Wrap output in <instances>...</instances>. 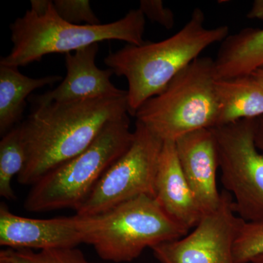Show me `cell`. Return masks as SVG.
Returning a JSON list of instances; mask_svg holds the SVG:
<instances>
[{"instance_id":"cell-9","label":"cell","mask_w":263,"mask_h":263,"mask_svg":"<svg viewBox=\"0 0 263 263\" xmlns=\"http://www.w3.org/2000/svg\"><path fill=\"white\" fill-rule=\"evenodd\" d=\"M243 221L224 190L219 207L202 216L190 234L155 246L154 255L161 263H234L233 245Z\"/></svg>"},{"instance_id":"cell-13","label":"cell","mask_w":263,"mask_h":263,"mask_svg":"<svg viewBox=\"0 0 263 263\" xmlns=\"http://www.w3.org/2000/svg\"><path fill=\"white\" fill-rule=\"evenodd\" d=\"M155 198L175 220L195 228L204 216L180 165L175 142H164L156 175Z\"/></svg>"},{"instance_id":"cell-18","label":"cell","mask_w":263,"mask_h":263,"mask_svg":"<svg viewBox=\"0 0 263 263\" xmlns=\"http://www.w3.org/2000/svg\"><path fill=\"white\" fill-rule=\"evenodd\" d=\"M0 263H96L76 248L32 249L7 248L0 251Z\"/></svg>"},{"instance_id":"cell-11","label":"cell","mask_w":263,"mask_h":263,"mask_svg":"<svg viewBox=\"0 0 263 263\" xmlns=\"http://www.w3.org/2000/svg\"><path fill=\"white\" fill-rule=\"evenodd\" d=\"M77 216L33 219L0 205V245L14 249L75 248L83 243Z\"/></svg>"},{"instance_id":"cell-25","label":"cell","mask_w":263,"mask_h":263,"mask_svg":"<svg viewBox=\"0 0 263 263\" xmlns=\"http://www.w3.org/2000/svg\"><path fill=\"white\" fill-rule=\"evenodd\" d=\"M252 263H263V254L257 256L251 260Z\"/></svg>"},{"instance_id":"cell-3","label":"cell","mask_w":263,"mask_h":263,"mask_svg":"<svg viewBox=\"0 0 263 263\" xmlns=\"http://www.w3.org/2000/svg\"><path fill=\"white\" fill-rule=\"evenodd\" d=\"M145 27L146 17L139 8L111 23L73 24L59 16L51 1L45 13L28 10L10 26L13 48L9 54L2 57L0 65L22 67L41 61L50 53L67 54L111 40L140 46L145 43Z\"/></svg>"},{"instance_id":"cell-17","label":"cell","mask_w":263,"mask_h":263,"mask_svg":"<svg viewBox=\"0 0 263 263\" xmlns=\"http://www.w3.org/2000/svg\"><path fill=\"white\" fill-rule=\"evenodd\" d=\"M25 162V146L18 125L3 136L0 141V196L15 200L12 180L20 174Z\"/></svg>"},{"instance_id":"cell-12","label":"cell","mask_w":263,"mask_h":263,"mask_svg":"<svg viewBox=\"0 0 263 263\" xmlns=\"http://www.w3.org/2000/svg\"><path fill=\"white\" fill-rule=\"evenodd\" d=\"M180 165L204 215L221 202L216 184L219 168L215 137L212 129L192 132L175 141Z\"/></svg>"},{"instance_id":"cell-5","label":"cell","mask_w":263,"mask_h":263,"mask_svg":"<svg viewBox=\"0 0 263 263\" xmlns=\"http://www.w3.org/2000/svg\"><path fill=\"white\" fill-rule=\"evenodd\" d=\"M134 137L129 114L109 122L84 152L52 170L32 185L24 206L30 212L77 211Z\"/></svg>"},{"instance_id":"cell-23","label":"cell","mask_w":263,"mask_h":263,"mask_svg":"<svg viewBox=\"0 0 263 263\" xmlns=\"http://www.w3.org/2000/svg\"><path fill=\"white\" fill-rule=\"evenodd\" d=\"M255 143L259 150L263 152V116L256 119Z\"/></svg>"},{"instance_id":"cell-24","label":"cell","mask_w":263,"mask_h":263,"mask_svg":"<svg viewBox=\"0 0 263 263\" xmlns=\"http://www.w3.org/2000/svg\"><path fill=\"white\" fill-rule=\"evenodd\" d=\"M252 75L263 86V69L256 70Z\"/></svg>"},{"instance_id":"cell-21","label":"cell","mask_w":263,"mask_h":263,"mask_svg":"<svg viewBox=\"0 0 263 263\" xmlns=\"http://www.w3.org/2000/svg\"><path fill=\"white\" fill-rule=\"evenodd\" d=\"M139 9L152 22L167 29L174 28L176 22L174 12L164 7L162 0H141Z\"/></svg>"},{"instance_id":"cell-7","label":"cell","mask_w":263,"mask_h":263,"mask_svg":"<svg viewBox=\"0 0 263 263\" xmlns=\"http://www.w3.org/2000/svg\"><path fill=\"white\" fill-rule=\"evenodd\" d=\"M256 119L212 128L221 182L232 195L237 215L263 222V152L255 143Z\"/></svg>"},{"instance_id":"cell-4","label":"cell","mask_w":263,"mask_h":263,"mask_svg":"<svg viewBox=\"0 0 263 263\" xmlns=\"http://www.w3.org/2000/svg\"><path fill=\"white\" fill-rule=\"evenodd\" d=\"M76 216L84 243L92 246L100 258L117 263L131 262L146 248L180 239L190 231L149 195L96 215Z\"/></svg>"},{"instance_id":"cell-2","label":"cell","mask_w":263,"mask_h":263,"mask_svg":"<svg viewBox=\"0 0 263 263\" xmlns=\"http://www.w3.org/2000/svg\"><path fill=\"white\" fill-rule=\"evenodd\" d=\"M205 23L202 10L195 8L188 22L171 37L140 46L127 44L105 57L107 67L127 79L129 115L135 117L145 102L160 94L204 50L229 35L228 26L207 28Z\"/></svg>"},{"instance_id":"cell-1","label":"cell","mask_w":263,"mask_h":263,"mask_svg":"<svg viewBox=\"0 0 263 263\" xmlns=\"http://www.w3.org/2000/svg\"><path fill=\"white\" fill-rule=\"evenodd\" d=\"M129 114L128 92L36 107L19 124L26 162L17 176L32 186L45 175L84 152L109 122Z\"/></svg>"},{"instance_id":"cell-6","label":"cell","mask_w":263,"mask_h":263,"mask_svg":"<svg viewBox=\"0 0 263 263\" xmlns=\"http://www.w3.org/2000/svg\"><path fill=\"white\" fill-rule=\"evenodd\" d=\"M214 60L199 57L185 67L160 93L137 110V122L162 141L179 138L218 124L219 103L216 96Z\"/></svg>"},{"instance_id":"cell-19","label":"cell","mask_w":263,"mask_h":263,"mask_svg":"<svg viewBox=\"0 0 263 263\" xmlns=\"http://www.w3.org/2000/svg\"><path fill=\"white\" fill-rule=\"evenodd\" d=\"M263 254V222L243 221L233 249L234 263H249Z\"/></svg>"},{"instance_id":"cell-10","label":"cell","mask_w":263,"mask_h":263,"mask_svg":"<svg viewBox=\"0 0 263 263\" xmlns=\"http://www.w3.org/2000/svg\"><path fill=\"white\" fill-rule=\"evenodd\" d=\"M98 50V43H95L65 54L67 74L61 84L45 94L32 95L29 101L38 107L126 94L127 91L118 89L110 81L111 69L101 70L95 64Z\"/></svg>"},{"instance_id":"cell-8","label":"cell","mask_w":263,"mask_h":263,"mask_svg":"<svg viewBox=\"0 0 263 263\" xmlns=\"http://www.w3.org/2000/svg\"><path fill=\"white\" fill-rule=\"evenodd\" d=\"M131 146L103 174L76 215H96L141 195L155 197L164 141L139 122Z\"/></svg>"},{"instance_id":"cell-20","label":"cell","mask_w":263,"mask_h":263,"mask_svg":"<svg viewBox=\"0 0 263 263\" xmlns=\"http://www.w3.org/2000/svg\"><path fill=\"white\" fill-rule=\"evenodd\" d=\"M53 8L60 18L73 24H101L88 0H54Z\"/></svg>"},{"instance_id":"cell-15","label":"cell","mask_w":263,"mask_h":263,"mask_svg":"<svg viewBox=\"0 0 263 263\" xmlns=\"http://www.w3.org/2000/svg\"><path fill=\"white\" fill-rule=\"evenodd\" d=\"M219 103L218 126L263 116V86L253 76L216 79Z\"/></svg>"},{"instance_id":"cell-22","label":"cell","mask_w":263,"mask_h":263,"mask_svg":"<svg viewBox=\"0 0 263 263\" xmlns=\"http://www.w3.org/2000/svg\"><path fill=\"white\" fill-rule=\"evenodd\" d=\"M247 16L250 19H263V0H255Z\"/></svg>"},{"instance_id":"cell-16","label":"cell","mask_w":263,"mask_h":263,"mask_svg":"<svg viewBox=\"0 0 263 263\" xmlns=\"http://www.w3.org/2000/svg\"><path fill=\"white\" fill-rule=\"evenodd\" d=\"M62 79L58 76L33 79L24 76L18 67L0 65V133H6L16 127L23 116L27 99L33 91Z\"/></svg>"},{"instance_id":"cell-14","label":"cell","mask_w":263,"mask_h":263,"mask_svg":"<svg viewBox=\"0 0 263 263\" xmlns=\"http://www.w3.org/2000/svg\"><path fill=\"white\" fill-rule=\"evenodd\" d=\"M263 69V29L247 27L228 35L214 60L216 79L251 75Z\"/></svg>"}]
</instances>
